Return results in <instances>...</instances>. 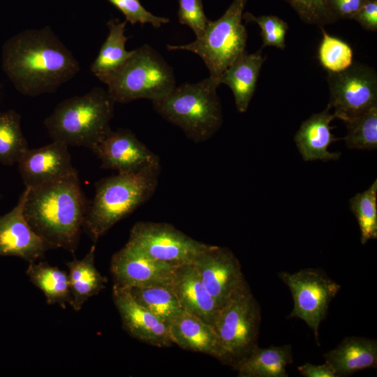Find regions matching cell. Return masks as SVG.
<instances>
[{"label":"cell","instance_id":"cell-9","mask_svg":"<svg viewBox=\"0 0 377 377\" xmlns=\"http://www.w3.org/2000/svg\"><path fill=\"white\" fill-rule=\"evenodd\" d=\"M126 244L148 258L172 267L193 264L209 246L170 223L151 221L135 223Z\"/></svg>","mask_w":377,"mask_h":377},{"label":"cell","instance_id":"cell-10","mask_svg":"<svg viewBox=\"0 0 377 377\" xmlns=\"http://www.w3.org/2000/svg\"><path fill=\"white\" fill-rule=\"evenodd\" d=\"M279 276L289 288L293 299V309L288 317L303 320L318 342L320 324L341 286L322 271L312 268L294 273L281 272Z\"/></svg>","mask_w":377,"mask_h":377},{"label":"cell","instance_id":"cell-29","mask_svg":"<svg viewBox=\"0 0 377 377\" xmlns=\"http://www.w3.org/2000/svg\"><path fill=\"white\" fill-rule=\"evenodd\" d=\"M350 207L360 230L362 244L377 238V181L350 200Z\"/></svg>","mask_w":377,"mask_h":377},{"label":"cell","instance_id":"cell-5","mask_svg":"<svg viewBox=\"0 0 377 377\" xmlns=\"http://www.w3.org/2000/svg\"><path fill=\"white\" fill-rule=\"evenodd\" d=\"M219 82L209 76L196 83L175 86L168 94L152 101L154 110L180 128L196 143L211 138L222 124L217 87Z\"/></svg>","mask_w":377,"mask_h":377},{"label":"cell","instance_id":"cell-32","mask_svg":"<svg viewBox=\"0 0 377 377\" xmlns=\"http://www.w3.org/2000/svg\"><path fill=\"white\" fill-rule=\"evenodd\" d=\"M242 18L247 22H256L261 29L262 47L274 46L279 49L286 47L285 39L288 29V24L275 15L255 16L252 13H243Z\"/></svg>","mask_w":377,"mask_h":377},{"label":"cell","instance_id":"cell-37","mask_svg":"<svg viewBox=\"0 0 377 377\" xmlns=\"http://www.w3.org/2000/svg\"><path fill=\"white\" fill-rule=\"evenodd\" d=\"M353 20L357 21L364 29L377 30V0H368L355 15Z\"/></svg>","mask_w":377,"mask_h":377},{"label":"cell","instance_id":"cell-39","mask_svg":"<svg viewBox=\"0 0 377 377\" xmlns=\"http://www.w3.org/2000/svg\"><path fill=\"white\" fill-rule=\"evenodd\" d=\"M0 198H1V193H0Z\"/></svg>","mask_w":377,"mask_h":377},{"label":"cell","instance_id":"cell-24","mask_svg":"<svg viewBox=\"0 0 377 377\" xmlns=\"http://www.w3.org/2000/svg\"><path fill=\"white\" fill-rule=\"evenodd\" d=\"M292 362L290 345L258 346L232 367L240 377H287L286 366Z\"/></svg>","mask_w":377,"mask_h":377},{"label":"cell","instance_id":"cell-23","mask_svg":"<svg viewBox=\"0 0 377 377\" xmlns=\"http://www.w3.org/2000/svg\"><path fill=\"white\" fill-rule=\"evenodd\" d=\"M96 246L92 245L82 259L74 258L66 263L71 295V306L76 311L82 308L91 297L105 288L108 279L95 265Z\"/></svg>","mask_w":377,"mask_h":377},{"label":"cell","instance_id":"cell-27","mask_svg":"<svg viewBox=\"0 0 377 377\" xmlns=\"http://www.w3.org/2000/svg\"><path fill=\"white\" fill-rule=\"evenodd\" d=\"M133 299L167 324L182 310L171 285L128 288Z\"/></svg>","mask_w":377,"mask_h":377},{"label":"cell","instance_id":"cell-7","mask_svg":"<svg viewBox=\"0 0 377 377\" xmlns=\"http://www.w3.org/2000/svg\"><path fill=\"white\" fill-rule=\"evenodd\" d=\"M246 0H233L223 15L209 20L204 33L191 43L168 45L169 50H186L198 55L209 71L219 79L227 68L245 51L247 31L242 23Z\"/></svg>","mask_w":377,"mask_h":377},{"label":"cell","instance_id":"cell-12","mask_svg":"<svg viewBox=\"0 0 377 377\" xmlns=\"http://www.w3.org/2000/svg\"><path fill=\"white\" fill-rule=\"evenodd\" d=\"M193 265L219 309L246 282L239 261L226 247L209 244Z\"/></svg>","mask_w":377,"mask_h":377},{"label":"cell","instance_id":"cell-2","mask_svg":"<svg viewBox=\"0 0 377 377\" xmlns=\"http://www.w3.org/2000/svg\"><path fill=\"white\" fill-rule=\"evenodd\" d=\"M89 205L75 171L42 186L28 188L24 214L36 234L54 249H63L74 254Z\"/></svg>","mask_w":377,"mask_h":377},{"label":"cell","instance_id":"cell-17","mask_svg":"<svg viewBox=\"0 0 377 377\" xmlns=\"http://www.w3.org/2000/svg\"><path fill=\"white\" fill-rule=\"evenodd\" d=\"M112 299L124 328L132 337L158 348L173 344L168 324L139 304L128 288L113 285Z\"/></svg>","mask_w":377,"mask_h":377},{"label":"cell","instance_id":"cell-20","mask_svg":"<svg viewBox=\"0 0 377 377\" xmlns=\"http://www.w3.org/2000/svg\"><path fill=\"white\" fill-rule=\"evenodd\" d=\"M327 105L321 112L304 121L295 136L297 147L304 161L337 159L339 153L330 152L328 147L338 139L331 133L330 124L335 117Z\"/></svg>","mask_w":377,"mask_h":377},{"label":"cell","instance_id":"cell-30","mask_svg":"<svg viewBox=\"0 0 377 377\" xmlns=\"http://www.w3.org/2000/svg\"><path fill=\"white\" fill-rule=\"evenodd\" d=\"M346 123L347 135L344 139L348 148H377V105Z\"/></svg>","mask_w":377,"mask_h":377},{"label":"cell","instance_id":"cell-38","mask_svg":"<svg viewBox=\"0 0 377 377\" xmlns=\"http://www.w3.org/2000/svg\"><path fill=\"white\" fill-rule=\"evenodd\" d=\"M297 370L301 376L305 377H337L332 366L326 361L319 365L306 362L299 366Z\"/></svg>","mask_w":377,"mask_h":377},{"label":"cell","instance_id":"cell-22","mask_svg":"<svg viewBox=\"0 0 377 377\" xmlns=\"http://www.w3.org/2000/svg\"><path fill=\"white\" fill-rule=\"evenodd\" d=\"M337 377L377 366V342L362 337L345 338L336 348L323 355Z\"/></svg>","mask_w":377,"mask_h":377},{"label":"cell","instance_id":"cell-25","mask_svg":"<svg viewBox=\"0 0 377 377\" xmlns=\"http://www.w3.org/2000/svg\"><path fill=\"white\" fill-rule=\"evenodd\" d=\"M126 25V21L120 22L118 19L108 22V35L91 64V73L103 83L133 53V50H126V43L128 39L124 33Z\"/></svg>","mask_w":377,"mask_h":377},{"label":"cell","instance_id":"cell-18","mask_svg":"<svg viewBox=\"0 0 377 377\" xmlns=\"http://www.w3.org/2000/svg\"><path fill=\"white\" fill-rule=\"evenodd\" d=\"M172 288L184 311L214 325L219 308L193 264L175 267Z\"/></svg>","mask_w":377,"mask_h":377},{"label":"cell","instance_id":"cell-14","mask_svg":"<svg viewBox=\"0 0 377 377\" xmlns=\"http://www.w3.org/2000/svg\"><path fill=\"white\" fill-rule=\"evenodd\" d=\"M27 191L25 187L16 205L0 215V256H15L31 263L43 259L54 248L36 234L24 216Z\"/></svg>","mask_w":377,"mask_h":377},{"label":"cell","instance_id":"cell-35","mask_svg":"<svg viewBox=\"0 0 377 377\" xmlns=\"http://www.w3.org/2000/svg\"><path fill=\"white\" fill-rule=\"evenodd\" d=\"M178 3L179 22L191 28L196 38L200 37L209 20L204 12L202 0H178Z\"/></svg>","mask_w":377,"mask_h":377},{"label":"cell","instance_id":"cell-28","mask_svg":"<svg viewBox=\"0 0 377 377\" xmlns=\"http://www.w3.org/2000/svg\"><path fill=\"white\" fill-rule=\"evenodd\" d=\"M29 149L21 128V116L15 110L0 112V163H17Z\"/></svg>","mask_w":377,"mask_h":377},{"label":"cell","instance_id":"cell-3","mask_svg":"<svg viewBox=\"0 0 377 377\" xmlns=\"http://www.w3.org/2000/svg\"><path fill=\"white\" fill-rule=\"evenodd\" d=\"M161 174V164L136 172L118 173L95 184L84 229L95 243L114 225L148 201L154 195Z\"/></svg>","mask_w":377,"mask_h":377},{"label":"cell","instance_id":"cell-21","mask_svg":"<svg viewBox=\"0 0 377 377\" xmlns=\"http://www.w3.org/2000/svg\"><path fill=\"white\" fill-rule=\"evenodd\" d=\"M261 50L255 53L244 52L223 72L219 83L230 88L239 112H245L256 87L259 73L265 60Z\"/></svg>","mask_w":377,"mask_h":377},{"label":"cell","instance_id":"cell-13","mask_svg":"<svg viewBox=\"0 0 377 377\" xmlns=\"http://www.w3.org/2000/svg\"><path fill=\"white\" fill-rule=\"evenodd\" d=\"M93 152L101 168L131 173L159 165L160 158L129 129L111 130Z\"/></svg>","mask_w":377,"mask_h":377},{"label":"cell","instance_id":"cell-36","mask_svg":"<svg viewBox=\"0 0 377 377\" xmlns=\"http://www.w3.org/2000/svg\"><path fill=\"white\" fill-rule=\"evenodd\" d=\"M368 0H327L328 8L335 20L352 19Z\"/></svg>","mask_w":377,"mask_h":377},{"label":"cell","instance_id":"cell-19","mask_svg":"<svg viewBox=\"0 0 377 377\" xmlns=\"http://www.w3.org/2000/svg\"><path fill=\"white\" fill-rule=\"evenodd\" d=\"M168 325L172 343L185 350L211 355L223 362L222 346L210 324L182 309Z\"/></svg>","mask_w":377,"mask_h":377},{"label":"cell","instance_id":"cell-8","mask_svg":"<svg viewBox=\"0 0 377 377\" xmlns=\"http://www.w3.org/2000/svg\"><path fill=\"white\" fill-rule=\"evenodd\" d=\"M260 318V306L246 281L219 309L214 323L223 362L233 366L258 346Z\"/></svg>","mask_w":377,"mask_h":377},{"label":"cell","instance_id":"cell-1","mask_svg":"<svg viewBox=\"0 0 377 377\" xmlns=\"http://www.w3.org/2000/svg\"><path fill=\"white\" fill-rule=\"evenodd\" d=\"M1 64L14 87L28 96L54 93L80 71L77 60L48 26L24 30L7 40Z\"/></svg>","mask_w":377,"mask_h":377},{"label":"cell","instance_id":"cell-15","mask_svg":"<svg viewBox=\"0 0 377 377\" xmlns=\"http://www.w3.org/2000/svg\"><path fill=\"white\" fill-rule=\"evenodd\" d=\"M175 267L154 260L126 244L110 260L114 285L137 286L171 285Z\"/></svg>","mask_w":377,"mask_h":377},{"label":"cell","instance_id":"cell-33","mask_svg":"<svg viewBox=\"0 0 377 377\" xmlns=\"http://www.w3.org/2000/svg\"><path fill=\"white\" fill-rule=\"evenodd\" d=\"M308 24L323 27L336 20L327 6V0H284Z\"/></svg>","mask_w":377,"mask_h":377},{"label":"cell","instance_id":"cell-11","mask_svg":"<svg viewBox=\"0 0 377 377\" xmlns=\"http://www.w3.org/2000/svg\"><path fill=\"white\" fill-rule=\"evenodd\" d=\"M330 108L336 118L345 122L377 105V75L375 69L353 63L339 73H328Z\"/></svg>","mask_w":377,"mask_h":377},{"label":"cell","instance_id":"cell-31","mask_svg":"<svg viewBox=\"0 0 377 377\" xmlns=\"http://www.w3.org/2000/svg\"><path fill=\"white\" fill-rule=\"evenodd\" d=\"M323 38L318 50L320 65L328 73H339L349 68L353 63V51L343 40L329 35L323 27Z\"/></svg>","mask_w":377,"mask_h":377},{"label":"cell","instance_id":"cell-16","mask_svg":"<svg viewBox=\"0 0 377 377\" xmlns=\"http://www.w3.org/2000/svg\"><path fill=\"white\" fill-rule=\"evenodd\" d=\"M25 187L34 188L54 182L75 171L68 146L53 140L45 146L28 149L17 162Z\"/></svg>","mask_w":377,"mask_h":377},{"label":"cell","instance_id":"cell-6","mask_svg":"<svg viewBox=\"0 0 377 377\" xmlns=\"http://www.w3.org/2000/svg\"><path fill=\"white\" fill-rule=\"evenodd\" d=\"M104 84L115 102L121 103L143 98L152 101L176 86L171 66L147 44L133 50L131 57Z\"/></svg>","mask_w":377,"mask_h":377},{"label":"cell","instance_id":"cell-34","mask_svg":"<svg viewBox=\"0 0 377 377\" xmlns=\"http://www.w3.org/2000/svg\"><path fill=\"white\" fill-rule=\"evenodd\" d=\"M125 17L126 22L132 24L140 23L144 24H151L154 27L158 28L163 24L170 22V19L165 17L156 16L146 10L140 3V0H107Z\"/></svg>","mask_w":377,"mask_h":377},{"label":"cell","instance_id":"cell-26","mask_svg":"<svg viewBox=\"0 0 377 377\" xmlns=\"http://www.w3.org/2000/svg\"><path fill=\"white\" fill-rule=\"evenodd\" d=\"M26 274L32 284L43 292L47 304H58L62 309L71 305L72 299L66 271L38 260L29 263Z\"/></svg>","mask_w":377,"mask_h":377},{"label":"cell","instance_id":"cell-4","mask_svg":"<svg viewBox=\"0 0 377 377\" xmlns=\"http://www.w3.org/2000/svg\"><path fill=\"white\" fill-rule=\"evenodd\" d=\"M115 103L107 90L95 87L58 103L45 118L44 126L53 140L93 151L112 130Z\"/></svg>","mask_w":377,"mask_h":377}]
</instances>
